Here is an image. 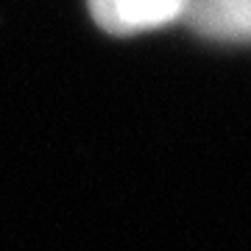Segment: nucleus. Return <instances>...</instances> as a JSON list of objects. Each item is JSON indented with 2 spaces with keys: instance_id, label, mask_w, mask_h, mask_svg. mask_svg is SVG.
<instances>
[{
  "instance_id": "obj_1",
  "label": "nucleus",
  "mask_w": 251,
  "mask_h": 251,
  "mask_svg": "<svg viewBox=\"0 0 251 251\" xmlns=\"http://www.w3.org/2000/svg\"><path fill=\"white\" fill-rule=\"evenodd\" d=\"M87 6L106 34L131 36L184 17L187 0H87Z\"/></svg>"
},
{
  "instance_id": "obj_2",
  "label": "nucleus",
  "mask_w": 251,
  "mask_h": 251,
  "mask_svg": "<svg viewBox=\"0 0 251 251\" xmlns=\"http://www.w3.org/2000/svg\"><path fill=\"white\" fill-rule=\"evenodd\" d=\"M190 28L218 42H251V0H187Z\"/></svg>"
}]
</instances>
